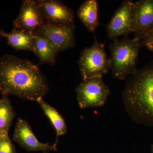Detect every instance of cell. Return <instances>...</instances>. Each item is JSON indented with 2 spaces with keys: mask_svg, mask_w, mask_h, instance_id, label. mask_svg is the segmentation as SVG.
<instances>
[{
  "mask_svg": "<svg viewBox=\"0 0 153 153\" xmlns=\"http://www.w3.org/2000/svg\"><path fill=\"white\" fill-rule=\"evenodd\" d=\"M49 91L47 79L38 65L6 54L0 57V93L35 101Z\"/></svg>",
  "mask_w": 153,
  "mask_h": 153,
  "instance_id": "cell-1",
  "label": "cell"
},
{
  "mask_svg": "<svg viewBox=\"0 0 153 153\" xmlns=\"http://www.w3.org/2000/svg\"><path fill=\"white\" fill-rule=\"evenodd\" d=\"M122 97L132 120L153 128V60L129 76Z\"/></svg>",
  "mask_w": 153,
  "mask_h": 153,
  "instance_id": "cell-2",
  "label": "cell"
},
{
  "mask_svg": "<svg viewBox=\"0 0 153 153\" xmlns=\"http://www.w3.org/2000/svg\"><path fill=\"white\" fill-rule=\"evenodd\" d=\"M142 47L141 40L135 37L129 39L127 36L110 44L111 72L114 78L124 79L135 73L139 52Z\"/></svg>",
  "mask_w": 153,
  "mask_h": 153,
  "instance_id": "cell-3",
  "label": "cell"
},
{
  "mask_svg": "<svg viewBox=\"0 0 153 153\" xmlns=\"http://www.w3.org/2000/svg\"><path fill=\"white\" fill-rule=\"evenodd\" d=\"M94 43L81 52L78 60L83 80L102 77L111 70V60L107 55L104 44L99 42L94 35Z\"/></svg>",
  "mask_w": 153,
  "mask_h": 153,
  "instance_id": "cell-4",
  "label": "cell"
},
{
  "mask_svg": "<svg viewBox=\"0 0 153 153\" xmlns=\"http://www.w3.org/2000/svg\"><path fill=\"white\" fill-rule=\"evenodd\" d=\"M76 92L78 105L84 109L103 106L110 91L102 77H95L82 80L76 87Z\"/></svg>",
  "mask_w": 153,
  "mask_h": 153,
  "instance_id": "cell-5",
  "label": "cell"
},
{
  "mask_svg": "<svg viewBox=\"0 0 153 153\" xmlns=\"http://www.w3.org/2000/svg\"><path fill=\"white\" fill-rule=\"evenodd\" d=\"M134 30V2L123 1L106 25L108 38L113 41L120 36H127Z\"/></svg>",
  "mask_w": 153,
  "mask_h": 153,
  "instance_id": "cell-6",
  "label": "cell"
},
{
  "mask_svg": "<svg viewBox=\"0 0 153 153\" xmlns=\"http://www.w3.org/2000/svg\"><path fill=\"white\" fill-rule=\"evenodd\" d=\"M46 23L38 1L25 0L18 16L13 22V27L14 29L33 34Z\"/></svg>",
  "mask_w": 153,
  "mask_h": 153,
  "instance_id": "cell-7",
  "label": "cell"
},
{
  "mask_svg": "<svg viewBox=\"0 0 153 153\" xmlns=\"http://www.w3.org/2000/svg\"><path fill=\"white\" fill-rule=\"evenodd\" d=\"M75 27L74 24L58 26L46 23L37 32L47 38L59 53L74 47Z\"/></svg>",
  "mask_w": 153,
  "mask_h": 153,
  "instance_id": "cell-8",
  "label": "cell"
},
{
  "mask_svg": "<svg viewBox=\"0 0 153 153\" xmlns=\"http://www.w3.org/2000/svg\"><path fill=\"white\" fill-rule=\"evenodd\" d=\"M37 1L46 23L58 26L74 24V12L62 2L57 0Z\"/></svg>",
  "mask_w": 153,
  "mask_h": 153,
  "instance_id": "cell-9",
  "label": "cell"
},
{
  "mask_svg": "<svg viewBox=\"0 0 153 153\" xmlns=\"http://www.w3.org/2000/svg\"><path fill=\"white\" fill-rule=\"evenodd\" d=\"M13 138L23 149L30 152L41 151L47 153L57 150L56 143L50 145L40 142L33 133L27 122L21 118H18L17 120Z\"/></svg>",
  "mask_w": 153,
  "mask_h": 153,
  "instance_id": "cell-10",
  "label": "cell"
},
{
  "mask_svg": "<svg viewBox=\"0 0 153 153\" xmlns=\"http://www.w3.org/2000/svg\"><path fill=\"white\" fill-rule=\"evenodd\" d=\"M135 38L141 40L153 29V0L134 2Z\"/></svg>",
  "mask_w": 153,
  "mask_h": 153,
  "instance_id": "cell-11",
  "label": "cell"
},
{
  "mask_svg": "<svg viewBox=\"0 0 153 153\" xmlns=\"http://www.w3.org/2000/svg\"><path fill=\"white\" fill-rule=\"evenodd\" d=\"M34 53L39 59L41 64L47 63L54 66L58 52L55 47L43 35L38 32L33 33Z\"/></svg>",
  "mask_w": 153,
  "mask_h": 153,
  "instance_id": "cell-12",
  "label": "cell"
},
{
  "mask_svg": "<svg viewBox=\"0 0 153 153\" xmlns=\"http://www.w3.org/2000/svg\"><path fill=\"white\" fill-rule=\"evenodd\" d=\"M0 36L6 38L7 44L16 50H28L34 53V36L33 33L16 30L8 33L0 31Z\"/></svg>",
  "mask_w": 153,
  "mask_h": 153,
  "instance_id": "cell-13",
  "label": "cell"
},
{
  "mask_svg": "<svg viewBox=\"0 0 153 153\" xmlns=\"http://www.w3.org/2000/svg\"><path fill=\"white\" fill-rule=\"evenodd\" d=\"M98 2L96 0H87L79 6L77 11V16L91 33H94L100 25L98 17Z\"/></svg>",
  "mask_w": 153,
  "mask_h": 153,
  "instance_id": "cell-14",
  "label": "cell"
},
{
  "mask_svg": "<svg viewBox=\"0 0 153 153\" xmlns=\"http://www.w3.org/2000/svg\"><path fill=\"white\" fill-rule=\"evenodd\" d=\"M36 102L52 123L56 131L57 138L66 134L67 129L65 121L57 110L44 101L43 97L38 98Z\"/></svg>",
  "mask_w": 153,
  "mask_h": 153,
  "instance_id": "cell-15",
  "label": "cell"
},
{
  "mask_svg": "<svg viewBox=\"0 0 153 153\" xmlns=\"http://www.w3.org/2000/svg\"><path fill=\"white\" fill-rule=\"evenodd\" d=\"M15 116L8 96L2 95L0 98V131L8 134Z\"/></svg>",
  "mask_w": 153,
  "mask_h": 153,
  "instance_id": "cell-16",
  "label": "cell"
},
{
  "mask_svg": "<svg viewBox=\"0 0 153 153\" xmlns=\"http://www.w3.org/2000/svg\"><path fill=\"white\" fill-rule=\"evenodd\" d=\"M0 153H17L8 134L6 135L0 142Z\"/></svg>",
  "mask_w": 153,
  "mask_h": 153,
  "instance_id": "cell-17",
  "label": "cell"
},
{
  "mask_svg": "<svg viewBox=\"0 0 153 153\" xmlns=\"http://www.w3.org/2000/svg\"><path fill=\"white\" fill-rule=\"evenodd\" d=\"M143 47L153 53V29L149 32L141 39Z\"/></svg>",
  "mask_w": 153,
  "mask_h": 153,
  "instance_id": "cell-18",
  "label": "cell"
},
{
  "mask_svg": "<svg viewBox=\"0 0 153 153\" xmlns=\"http://www.w3.org/2000/svg\"><path fill=\"white\" fill-rule=\"evenodd\" d=\"M7 134H8L5 133L0 131V142H1V141L3 137H4Z\"/></svg>",
  "mask_w": 153,
  "mask_h": 153,
  "instance_id": "cell-19",
  "label": "cell"
},
{
  "mask_svg": "<svg viewBox=\"0 0 153 153\" xmlns=\"http://www.w3.org/2000/svg\"><path fill=\"white\" fill-rule=\"evenodd\" d=\"M151 153H153V144L151 146Z\"/></svg>",
  "mask_w": 153,
  "mask_h": 153,
  "instance_id": "cell-20",
  "label": "cell"
}]
</instances>
